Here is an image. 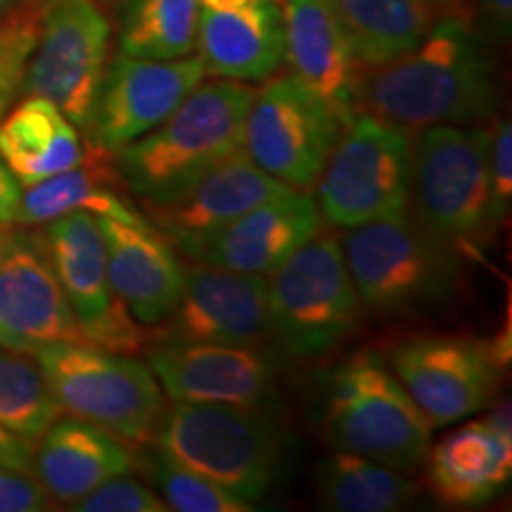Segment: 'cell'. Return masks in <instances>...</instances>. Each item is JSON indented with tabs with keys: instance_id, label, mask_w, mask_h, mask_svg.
<instances>
[{
	"instance_id": "obj_16",
	"label": "cell",
	"mask_w": 512,
	"mask_h": 512,
	"mask_svg": "<svg viewBox=\"0 0 512 512\" xmlns=\"http://www.w3.org/2000/svg\"><path fill=\"white\" fill-rule=\"evenodd\" d=\"M86 342L41 233H8L0 249V349L34 351Z\"/></svg>"
},
{
	"instance_id": "obj_25",
	"label": "cell",
	"mask_w": 512,
	"mask_h": 512,
	"mask_svg": "<svg viewBox=\"0 0 512 512\" xmlns=\"http://www.w3.org/2000/svg\"><path fill=\"white\" fill-rule=\"evenodd\" d=\"M86 157L79 126L41 95H24L0 121V159L22 188L76 169Z\"/></svg>"
},
{
	"instance_id": "obj_8",
	"label": "cell",
	"mask_w": 512,
	"mask_h": 512,
	"mask_svg": "<svg viewBox=\"0 0 512 512\" xmlns=\"http://www.w3.org/2000/svg\"><path fill=\"white\" fill-rule=\"evenodd\" d=\"M363 311L342 245L316 235L268 280V337L302 361L342 347L361 328Z\"/></svg>"
},
{
	"instance_id": "obj_30",
	"label": "cell",
	"mask_w": 512,
	"mask_h": 512,
	"mask_svg": "<svg viewBox=\"0 0 512 512\" xmlns=\"http://www.w3.org/2000/svg\"><path fill=\"white\" fill-rule=\"evenodd\" d=\"M60 415V403L50 392L36 358L0 349V425L36 444Z\"/></svg>"
},
{
	"instance_id": "obj_20",
	"label": "cell",
	"mask_w": 512,
	"mask_h": 512,
	"mask_svg": "<svg viewBox=\"0 0 512 512\" xmlns=\"http://www.w3.org/2000/svg\"><path fill=\"white\" fill-rule=\"evenodd\" d=\"M430 489L441 503L475 508L494 501L512 477L510 401H498L484 418L448 432L427 453Z\"/></svg>"
},
{
	"instance_id": "obj_14",
	"label": "cell",
	"mask_w": 512,
	"mask_h": 512,
	"mask_svg": "<svg viewBox=\"0 0 512 512\" xmlns=\"http://www.w3.org/2000/svg\"><path fill=\"white\" fill-rule=\"evenodd\" d=\"M204 76L200 55L143 60L117 53L107 62L88 119V143L117 155L121 147L162 124Z\"/></svg>"
},
{
	"instance_id": "obj_32",
	"label": "cell",
	"mask_w": 512,
	"mask_h": 512,
	"mask_svg": "<svg viewBox=\"0 0 512 512\" xmlns=\"http://www.w3.org/2000/svg\"><path fill=\"white\" fill-rule=\"evenodd\" d=\"M41 0H22L0 22V121L24 93V76L38 38Z\"/></svg>"
},
{
	"instance_id": "obj_12",
	"label": "cell",
	"mask_w": 512,
	"mask_h": 512,
	"mask_svg": "<svg viewBox=\"0 0 512 512\" xmlns=\"http://www.w3.org/2000/svg\"><path fill=\"white\" fill-rule=\"evenodd\" d=\"M508 356L503 337L432 335L399 344L392 370L430 425L448 427L494 401Z\"/></svg>"
},
{
	"instance_id": "obj_18",
	"label": "cell",
	"mask_w": 512,
	"mask_h": 512,
	"mask_svg": "<svg viewBox=\"0 0 512 512\" xmlns=\"http://www.w3.org/2000/svg\"><path fill=\"white\" fill-rule=\"evenodd\" d=\"M323 230L316 197L306 190L285 195L249 209L195 245L181 249L192 264L228 268V271L268 275Z\"/></svg>"
},
{
	"instance_id": "obj_35",
	"label": "cell",
	"mask_w": 512,
	"mask_h": 512,
	"mask_svg": "<svg viewBox=\"0 0 512 512\" xmlns=\"http://www.w3.org/2000/svg\"><path fill=\"white\" fill-rule=\"evenodd\" d=\"M470 24L486 48L508 46L512 31V0H467L465 10H453Z\"/></svg>"
},
{
	"instance_id": "obj_21",
	"label": "cell",
	"mask_w": 512,
	"mask_h": 512,
	"mask_svg": "<svg viewBox=\"0 0 512 512\" xmlns=\"http://www.w3.org/2000/svg\"><path fill=\"white\" fill-rule=\"evenodd\" d=\"M285 62L309 91L328 102L344 126L361 112L363 64L351 48L330 0H287Z\"/></svg>"
},
{
	"instance_id": "obj_6",
	"label": "cell",
	"mask_w": 512,
	"mask_h": 512,
	"mask_svg": "<svg viewBox=\"0 0 512 512\" xmlns=\"http://www.w3.org/2000/svg\"><path fill=\"white\" fill-rule=\"evenodd\" d=\"M323 430L339 451L415 472L425 465L434 427L389 363L377 351L363 349L330 375Z\"/></svg>"
},
{
	"instance_id": "obj_39",
	"label": "cell",
	"mask_w": 512,
	"mask_h": 512,
	"mask_svg": "<svg viewBox=\"0 0 512 512\" xmlns=\"http://www.w3.org/2000/svg\"><path fill=\"white\" fill-rule=\"evenodd\" d=\"M202 8H214V10H226V8H238V5H245L249 0H200Z\"/></svg>"
},
{
	"instance_id": "obj_38",
	"label": "cell",
	"mask_w": 512,
	"mask_h": 512,
	"mask_svg": "<svg viewBox=\"0 0 512 512\" xmlns=\"http://www.w3.org/2000/svg\"><path fill=\"white\" fill-rule=\"evenodd\" d=\"M0 465L19 472H31V465H34V444L5 430L3 425H0Z\"/></svg>"
},
{
	"instance_id": "obj_33",
	"label": "cell",
	"mask_w": 512,
	"mask_h": 512,
	"mask_svg": "<svg viewBox=\"0 0 512 512\" xmlns=\"http://www.w3.org/2000/svg\"><path fill=\"white\" fill-rule=\"evenodd\" d=\"M76 512H164L169 510L150 486L140 479L126 475H117L100 486H95L91 494L69 505Z\"/></svg>"
},
{
	"instance_id": "obj_7",
	"label": "cell",
	"mask_w": 512,
	"mask_h": 512,
	"mask_svg": "<svg viewBox=\"0 0 512 512\" xmlns=\"http://www.w3.org/2000/svg\"><path fill=\"white\" fill-rule=\"evenodd\" d=\"M31 356L62 413L98 425L128 446L155 437L166 403L147 363L91 342H55Z\"/></svg>"
},
{
	"instance_id": "obj_42",
	"label": "cell",
	"mask_w": 512,
	"mask_h": 512,
	"mask_svg": "<svg viewBox=\"0 0 512 512\" xmlns=\"http://www.w3.org/2000/svg\"><path fill=\"white\" fill-rule=\"evenodd\" d=\"M432 3H437V5H444V3H451V0H432Z\"/></svg>"
},
{
	"instance_id": "obj_1",
	"label": "cell",
	"mask_w": 512,
	"mask_h": 512,
	"mask_svg": "<svg viewBox=\"0 0 512 512\" xmlns=\"http://www.w3.org/2000/svg\"><path fill=\"white\" fill-rule=\"evenodd\" d=\"M358 105L408 131L484 124L498 105L491 50L458 12H439L413 50L363 69Z\"/></svg>"
},
{
	"instance_id": "obj_4",
	"label": "cell",
	"mask_w": 512,
	"mask_h": 512,
	"mask_svg": "<svg viewBox=\"0 0 512 512\" xmlns=\"http://www.w3.org/2000/svg\"><path fill=\"white\" fill-rule=\"evenodd\" d=\"M152 444L223 489L256 503L283 475L285 439L266 408L174 401Z\"/></svg>"
},
{
	"instance_id": "obj_11",
	"label": "cell",
	"mask_w": 512,
	"mask_h": 512,
	"mask_svg": "<svg viewBox=\"0 0 512 512\" xmlns=\"http://www.w3.org/2000/svg\"><path fill=\"white\" fill-rule=\"evenodd\" d=\"M112 24L98 0H41L22 95H41L86 131L110 55Z\"/></svg>"
},
{
	"instance_id": "obj_26",
	"label": "cell",
	"mask_w": 512,
	"mask_h": 512,
	"mask_svg": "<svg viewBox=\"0 0 512 512\" xmlns=\"http://www.w3.org/2000/svg\"><path fill=\"white\" fill-rule=\"evenodd\" d=\"M76 211L93 214L98 219L105 216L128 226H152L143 211L126 200L114 155L91 143H88L86 162L81 166L24 188L17 223L43 226Z\"/></svg>"
},
{
	"instance_id": "obj_31",
	"label": "cell",
	"mask_w": 512,
	"mask_h": 512,
	"mask_svg": "<svg viewBox=\"0 0 512 512\" xmlns=\"http://www.w3.org/2000/svg\"><path fill=\"white\" fill-rule=\"evenodd\" d=\"M136 465L143 470L152 491L162 498L169 510L176 512H249L254 510L252 501L223 489L200 472L190 470L162 448L143 444V451L136 453Z\"/></svg>"
},
{
	"instance_id": "obj_5",
	"label": "cell",
	"mask_w": 512,
	"mask_h": 512,
	"mask_svg": "<svg viewBox=\"0 0 512 512\" xmlns=\"http://www.w3.org/2000/svg\"><path fill=\"white\" fill-rule=\"evenodd\" d=\"M491 131L484 126H427L415 136L408 211L453 252L479 256L498 233L489 185Z\"/></svg>"
},
{
	"instance_id": "obj_28",
	"label": "cell",
	"mask_w": 512,
	"mask_h": 512,
	"mask_svg": "<svg viewBox=\"0 0 512 512\" xmlns=\"http://www.w3.org/2000/svg\"><path fill=\"white\" fill-rule=\"evenodd\" d=\"M316 496L332 512H399L418 501L420 489L396 467L335 448L316 467Z\"/></svg>"
},
{
	"instance_id": "obj_41",
	"label": "cell",
	"mask_w": 512,
	"mask_h": 512,
	"mask_svg": "<svg viewBox=\"0 0 512 512\" xmlns=\"http://www.w3.org/2000/svg\"><path fill=\"white\" fill-rule=\"evenodd\" d=\"M5 238H8V230H0V249H3Z\"/></svg>"
},
{
	"instance_id": "obj_3",
	"label": "cell",
	"mask_w": 512,
	"mask_h": 512,
	"mask_svg": "<svg viewBox=\"0 0 512 512\" xmlns=\"http://www.w3.org/2000/svg\"><path fill=\"white\" fill-rule=\"evenodd\" d=\"M339 245L363 311L375 318L444 311L463 278V256L427 233L411 211L349 228Z\"/></svg>"
},
{
	"instance_id": "obj_13",
	"label": "cell",
	"mask_w": 512,
	"mask_h": 512,
	"mask_svg": "<svg viewBox=\"0 0 512 512\" xmlns=\"http://www.w3.org/2000/svg\"><path fill=\"white\" fill-rule=\"evenodd\" d=\"M41 238L83 339L128 356L150 349L152 330L133 320L112 290L98 216L83 211L60 216L43 223Z\"/></svg>"
},
{
	"instance_id": "obj_15",
	"label": "cell",
	"mask_w": 512,
	"mask_h": 512,
	"mask_svg": "<svg viewBox=\"0 0 512 512\" xmlns=\"http://www.w3.org/2000/svg\"><path fill=\"white\" fill-rule=\"evenodd\" d=\"M268 339V278L228 268L183 264V287L171 316L152 328L157 342L259 347Z\"/></svg>"
},
{
	"instance_id": "obj_10",
	"label": "cell",
	"mask_w": 512,
	"mask_h": 512,
	"mask_svg": "<svg viewBox=\"0 0 512 512\" xmlns=\"http://www.w3.org/2000/svg\"><path fill=\"white\" fill-rule=\"evenodd\" d=\"M335 110L294 74L266 79L247 112L242 150L292 190L309 192L344 133Z\"/></svg>"
},
{
	"instance_id": "obj_23",
	"label": "cell",
	"mask_w": 512,
	"mask_h": 512,
	"mask_svg": "<svg viewBox=\"0 0 512 512\" xmlns=\"http://www.w3.org/2000/svg\"><path fill=\"white\" fill-rule=\"evenodd\" d=\"M107 242L110 283L119 302L133 320L145 328H157L171 316L183 287V261H178L171 242L155 226L98 219Z\"/></svg>"
},
{
	"instance_id": "obj_2",
	"label": "cell",
	"mask_w": 512,
	"mask_h": 512,
	"mask_svg": "<svg viewBox=\"0 0 512 512\" xmlns=\"http://www.w3.org/2000/svg\"><path fill=\"white\" fill-rule=\"evenodd\" d=\"M256 88L242 81H200L150 133L114 155L119 178L136 200L159 204L242 150Z\"/></svg>"
},
{
	"instance_id": "obj_27",
	"label": "cell",
	"mask_w": 512,
	"mask_h": 512,
	"mask_svg": "<svg viewBox=\"0 0 512 512\" xmlns=\"http://www.w3.org/2000/svg\"><path fill=\"white\" fill-rule=\"evenodd\" d=\"M363 69L406 55L439 17L432 0H330Z\"/></svg>"
},
{
	"instance_id": "obj_37",
	"label": "cell",
	"mask_w": 512,
	"mask_h": 512,
	"mask_svg": "<svg viewBox=\"0 0 512 512\" xmlns=\"http://www.w3.org/2000/svg\"><path fill=\"white\" fill-rule=\"evenodd\" d=\"M22 183L8 169V164L0 159V230L15 226L19 216V204H22Z\"/></svg>"
},
{
	"instance_id": "obj_29",
	"label": "cell",
	"mask_w": 512,
	"mask_h": 512,
	"mask_svg": "<svg viewBox=\"0 0 512 512\" xmlns=\"http://www.w3.org/2000/svg\"><path fill=\"white\" fill-rule=\"evenodd\" d=\"M200 0H121L119 53L143 60H178L197 50Z\"/></svg>"
},
{
	"instance_id": "obj_40",
	"label": "cell",
	"mask_w": 512,
	"mask_h": 512,
	"mask_svg": "<svg viewBox=\"0 0 512 512\" xmlns=\"http://www.w3.org/2000/svg\"><path fill=\"white\" fill-rule=\"evenodd\" d=\"M19 3H22V0H0V22L8 19Z\"/></svg>"
},
{
	"instance_id": "obj_9",
	"label": "cell",
	"mask_w": 512,
	"mask_h": 512,
	"mask_svg": "<svg viewBox=\"0 0 512 512\" xmlns=\"http://www.w3.org/2000/svg\"><path fill=\"white\" fill-rule=\"evenodd\" d=\"M413 155V131L370 112H358L344 128L316 183L323 221L349 230L408 211Z\"/></svg>"
},
{
	"instance_id": "obj_24",
	"label": "cell",
	"mask_w": 512,
	"mask_h": 512,
	"mask_svg": "<svg viewBox=\"0 0 512 512\" xmlns=\"http://www.w3.org/2000/svg\"><path fill=\"white\" fill-rule=\"evenodd\" d=\"M136 467L126 441L91 422L60 415L34 444L31 472L57 503L69 505L91 494L107 479Z\"/></svg>"
},
{
	"instance_id": "obj_34",
	"label": "cell",
	"mask_w": 512,
	"mask_h": 512,
	"mask_svg": "<svg viewBox=\"0 0 512 512\" xmlns=\"http://www.w3.org/2000/svg\"><path fill=\"white\" fill-rule=\"evenodd\" d=\"M489 185H491V214L496 228L508 221L512 204V126L510 121H496L491 128L489 145Z\"/></svg>"
},
{
	"instance_id": "obj_36",
	"label": "cell",
	"mask_w": 512,
	"mask_h": 512,
	"mask_svg": "<svg viewBox=\"0 0 512 512\" xmlns=\"http://www.w3.org/2000/svg\"><path fill=\"white\" fill-rule=\"evenodd\" d=\"M53 498L31 472L0 465V512H43L53 510Z\"/></svg>"
},
{
	"instance_id": "obj_19",
	"label": "cell",
	"mask_w": 512,
	"mask_h": 512,
	"mask_svg": "<svg viewBox=\"0 0 512 512\" xmlns=\"http://www.w3.org/2000/svg\"><path fill=\"white\" fill-rule=\"evenodd\" d=\"M292 188L261 171L245 150L223 159L219 166L178 192L171 200L147 204L143 214L176 252L195 245L249 209L285 195Z\"/></svg>"
},
{
	"instance_id": "obj_17",
	"label": "cell",
	"mask_w": 512,
	"mask_h": 512,
	"mask_svg": "<svg viewBox=\"0 0 512 512\" xmlns=\"http://www.w3.org/2000/svg\"><path fill=\"white\" fill-rule=\"evenodd\" d=\"M145 354L171 401L266 408L275 396L273 366L256 347L157 342Z\"/></svg>"
},
{
	"instance_id": "obj_22",
	"label": "cell",
	"mask_w": 512,
	"mask_h": 512,
	"mask_svg": "<svg viewBox=\"0 0 512 512\" xmlns=\"http://www.w3.org/2000/svg\"><path fill=\"white\" fill-rule=\"evenodd\" d=\"M285 8L278 0H249L238 8H202L197 50L214 79L266 81L285 64Z\"/></svg>"
}]
</instances>
